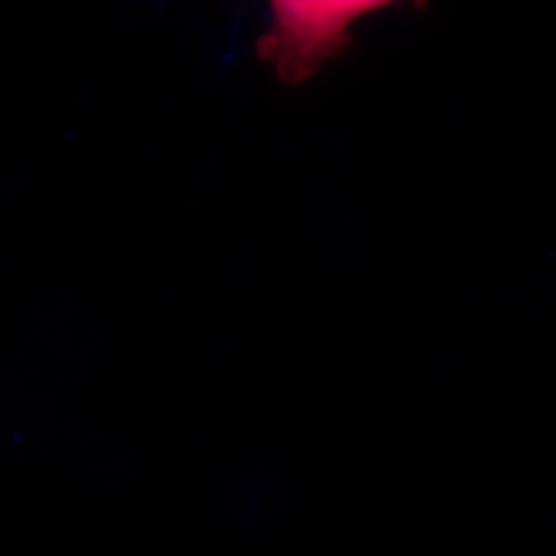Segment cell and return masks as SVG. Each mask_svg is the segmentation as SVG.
Returning a JSON list of instances; mask_svg holds the SVG:
<instances>
[{
    "instance_id": "obj_1",
    "label": "cell",
    "mask_w": 556,
    "mask_h": 556,
    "mask_svg": "<svg viewBox=\"0 0 556 556\" xmlns=\"http://www.w3.org/2000/svg\"><path fill=\"white\" fill-rule=\"evenodd\" d=\"M383 7L374 0H282L275 2L277 34L273 50L280 48L285 64L319 59L330 52L353 21Z\"/></svg>"
}]
</instances>
